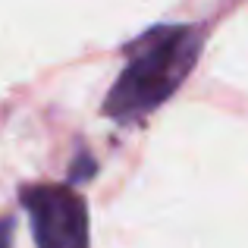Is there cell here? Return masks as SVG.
<instances>
[{
  "instance_id": "7a4b0ae2",
  "label": "cell",
  "mask_w": 248,
  "mask_h": 248,
  "mask_svg": "<svg viewBox=\"0 0 248 248\" xmlns=\"http://www.w3.org/2000/svg\"><path fill=\"white\" fill-rule=\"evenodd\" d=\"M19 201L31 217L38 248H88V207L66 186H22Z\"/></svg>"
},
{
  "instance_id": "6da1fadb",
  "label": "cell",
  "mask_w": 248,
  "mask_h": 248,
  "mask_svg": "<svg viewBox=\"0 0 248 248\" xmlns=\"http://www.w3.org/2000/svg\"><path fill=\"white\" fill-rule=\"evenodd\" d=\"M204 47L201 25H157L126 47V66L116 76L104 113L116 123H141L167 104L188 79Z\"/></svg>"
},
{
  "instance_id": "3957f363",
  "label": "cell",
  "mask_w": 248,
  "mask_h": 248,
  "mask_svg": "<svg viewBox=\"0 0 248 248\" xmlns=\"http://www.w3.org/2000/svg\"><path fill=\"white\" fill-rule=\"evenodd\" d=\"M10 239H13V223L0 220V248H10Z\"/></svg>"
}]
</instances>
